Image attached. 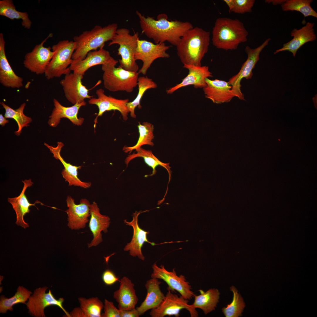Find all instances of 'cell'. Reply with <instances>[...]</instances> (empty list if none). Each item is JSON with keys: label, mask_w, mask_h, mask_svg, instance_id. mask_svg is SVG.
<instances>
[{"label": "cell", "mask_w": 317, "mask_h": 317, "mask_svg": "<svg viewBox=\"0 0 317 317\" xmlns=\"http://www.w3.org/2000/svg\"><path fill=\"white\" fill-rule=\"evenodd\" d=\"M136 14L142 33L153 39L156 44L167 41L176 46L185 33L193 27L188 21L169 20L164 13L158 15L156 19L149 16L146 17L137 11Z\"/></svg>", "instance_id": "1"}, {"label": "cell", "mask_w": 317, "mask_h": 317, "mask_svg": "<svg viewBox=\"0 0 317 317\" xmlns=\"http://www.w3.org/2000/svg\"><path fill=\"white\" fill-rule=\"evenodd\" d=\"M210 35V32L198 27L185 33L176 46L178 55L183 65L201 66L208 50Z\"/></svg>", "instance_id": "2"}, {"label": "cell", "mask_w": 317, "mask_h": 317, "mask_svg": "<svg viewBox=\"0 0 317 317\" xmlns=\"http://www.w3.org/2000/svg\"><path fill=\"white\" fill-rule=\"evenodd\" d=\"M212 33L214 46L226 51L236 49L240 44L247 41L248 34L242 22L226 17L216 20Z\"/></svg>", "instance_id": "3"}, {"label": "cell", "mask_w": 317, "mask_h": 317, "mask_svg": "<svg viewBox=\"0 0 317 317\" xmlns=\"http://www.w3.org/2000/svg\"><path fill=\"white\" fill-rule=\"evenodd\" d=\"M117 29L118 25L116 23L104 27L96 25L91 30L74 36L73 41L76 45L72 59L83 60L89 52L103 48L105 43L113 39Z\"/></svg>", "instance_id": "4"}, {"label": "cell", "mask_w": 317, "mask_h": 317, "mask_svg": "<svg viewBox=\"0 0 317 317\" xmlns=\"http://www.w3.org/2000/svg\"><path fill=\"white\" fill-rule=\"evenodd\" d=\"M139 40L138 32L131 35L129 29L125 28H118L109 46L114 44L119 45L118 55L121 59L119 60V67L125 70L138 72L139 66L134 55Z\"/></svg>", "instance_id": "5"}, {"label": "cell", "mask_w": 317, "mask_h": 317, "mask_svg": "<svg viewBox=\"0 0 317 317\" xmlns=\"http://www.w3.org/2000/svg\"><path fill=\"white\" fill-rule=\"evenodd\" d=\"M74 41L64 40L52 46L54 55L48 65L44 74L48 80L59 77L70 73L69 68L73 61L72 55L76 48Z\"/></svg>", "instance_id": "6"}, {"label": "cell", "mask_w": 317, "mask_h": 317, "mask_svg": "<svg viewBox=\"0 0 317 317\" xmlns=\"http://www.w3.org/2000/svg\"><path fill=\"white\" fill-rule=\"evenodd\" d=\"M115 64L102 65V79L104 87L109 91L132 92L137 86L139 74L125 70Z\"/></svg>", "instance_id": "7"}, {"label": "cell", "mask_w": 317, "mask_h": 317, "mask_svg": "<svg viewBox=\"0 0 317 317\" xmlns=\"http://www.w3.org/2000/svg\"><path fill=\"white\" fill-rule=\"evenodd\" d=\"M271 40L270 38L267 39L261 45L255 48L248 46L246 47L245 50L247 55V60L242 64L239 72L230 78L228 82L232 86L231 90L235 97L244 100L241 90V80L244 78L246 79L252 78L253 75L252 70L259 60V54Z\"/></svg>", "instance_id": "8"}, {"label": "cell", "mask_w": 317, "mask_h": 317, "mask_svg": "<svg viewBox=\"0 0 317 317\" xmlns=\"http://www.w3.org/2000/svg\"><path fill=\"white\" fill-rule=\"evenodd\" d=\"M168 290L163 300L157 308L151 309L150 315L152 317H163L166 316H180V311L187 310L191 317H197L198 313L195 308L188 304V300L182 296L173 294Z\"/></svg>", "instance_id": "9"}, {"label": "cell", "mask_w": 317, "mask_h": 317, "mask_svg": "<svg viewBox=\"0 0 317 317\" xmlns=\"http://www.w3.org/2000/svg\"><path fill=\"white\" fill-rule=\"evenodd\" d=\"M47 289L48 287L45 286L34 290L26 304L29 314L36 317H45V308L51 306L55 305L60 307L67 317H70V313L63 306L64 299L63 298L55 299L50 290L46 293Z\"/></svg>", "instance_id": "10"}, {"label": "cell", "mask_w": 317, "mask_h": 317, "mask_svg": "<svg viewBox=\"0 0 317 317\" xmlns=\"http://www.w3.org/2000/svg\"><path fill=\"white\" fill-rule=\"evenodd\" d=\"M170 47L165 43L156 44L146 40L139 39L134 55L136 61L141 60L143 63L141 68L138 72L139 73L145 75L156 59L169 58L170 55L166 51Z\"/></svg>", "instance_id": "11"}, {"label": "cell", "mask_w": 317, "mask_h": 317, "mask_svg": "<svg viewBox=\"0 0 317 317\" xmlns=\"http://www.w3.org/2000/svg\"><path fill=\"white\" fill-rule=\"evenodd\" d=\"M153 272L151 277L163 280L167 284V290L171 291L176 290L182 296L188 300H190L195 295L192 291L190 283L187 281L185 276L177 275L175 269L172 271L167 270L163 265L158 267L155 263L152 267Z\"/></svg>", "instance_id": "12"}, {"label": "cell", "mask_w": 317, "mask_h": 317, "mask_svg": "<svg viewBox=\"0 0 317 317\" xmlns=\"http://www.w3.org/2000/svg\"><path fill=\"white\" fill-rule=\"evenodd\" d=\"M52 35L50 34L40 44L36 45L32 51L25 55L23 62L24 66L31 72L38 75L45 74L54 52L50 47H45L44 44Z\"/></svg>", "instance_id": "13"}, {"label": "cell", "mask_w": 317, "mask_h": 317, "mask_svg": "<svg viewBox=\"0 0 317 317\" xmlns=\"http://www.w3.org/2000/svg\"><path fill=\"white\" fill-rule=\"evenodd\" d=\"M96 94L97 98L92 97L88 101L89 104L95 105L99 109L98 113L94 121L95 128L97 123L98 117L102 116L107 111L117 110L121 113L123 120H127L129 112L127 105L129 101L128 99H119L110 95L107 96L105 94L104 90L102 88L97 90Z\"/></svg>", "instance_id": "14"}, {"label": "cell", "mask_w": 317, "mask_h": 317, "mask_svg": "<svg viewBox=\"0 0 317 317\" xmlns=\"http://www.w3.org/2000/svg\"><path fill=\"white\" fill-rule=\"evenodd\" d=\"M83 77L82 75L70 73L65 75L60 82L66 98L74 105L93 97L89 95V90L83 85L82 80Z\"/></svg>", "instance_id": "15"}, {"label": "cell", "mask_w": 317, "mask_h": 317, "mask_svg": "<svg viewBox=\"0 0 317 317\" xmlns=\"http://www.w3.org/2000/svg\"><path fill=\"white\" fill-rule=\"evenodd\" d=\"M66 201L68 209L65 212L68 216V226L72 230L85 228L90 216L91 204L89 201L82 198L80 204H77L75 200L70 196H67Z\"/></svg>", "instance_id": "16"}, {"label": "cell", "mask_w": 317, "mask_h": 317, "mask_svg": "<svg viewBox=\"0 0 317 317\" xmlns=\"http://www.w3.org/2000/svg\"><path fill=\"white\" fill-rule=\"evenodd\" d=\"M118 62L111 56L108 51L101 48L89 52L83 60H73L69 68L73 72L84 75L89 69L94 66L117 65Z\"/></svg>", "instance_id": "17"}, {"label": "cell", "mask_w": 317, "mask_h": 317, "mask_svg": "<svg viewBox=\"0 0 317 317\" xmlns=\"http://www.w3.org/2000/svg\"><path fill=\"white\" fill-rule=\"evenodd\" d=\"M146 211H136L132 215L133 219L130 222H128L126 220H124L126 225L132 226L133 229V235L131 241L125 247L124 251H129L130 255L133 257L137 256L139 259L143 261L144 260L145 258L141 251V248L144 243L148 242L153 246L156 245L148 241L147 235L149 233V232L141 229L138 224L139 215L141 213Z\"/></svg>", "instance_id": "18"}, {"label": "cell", "mask_w": 317, "mask_h": 317, "mask_svg": "<svg viewBox=\"0 0 317 317\" xmlns=\"http://www.w3.org/2000/svg\"><path fill=\"white\" fill-rule=\"evenodd\" d=\"M183 65V67L189 71L188 75L181 83L167 89V94H172L180 88L190 85H193L195 88H203L206 85L205 79L213 77L208 66Z\"/></svg>", "instance_id": "19"}, {"label": "cell", "mask_w": 317, "mask_h": 317, "mask_svg": "<svg viewBox=\"0 0 317 317\" xmlns=\"http://www.w3.org/2000/svg\"><path fill=\"white\" fill-rule=\"evenodd\" d=\"M314 25V23L307 22L301 28L293 29L290 33L293 38L284 44L282 48L276 50L274 54L288 51L291 52L293 56L295 57L297 50L301 46L307 42L316 40V36L313 28Z\"/></svg>", "instance_id": "20"}, {"label": "cell", "mask_w": 317, "mask_h": 317, "mask_svg": "<svg viewBox=\"0 0 317 317\" xmlns=\"http://www.w3.org/2000/svg\"><path fill=\"white\" fill-rule=\"evenodd\" d=\"M53 102L54 107L48 121L50 126L56 127L60 122L61 119L63 118L68 119L76 125L80 126L83 124L84 118H78L77 114L80 108L86 104L85 102L77 103L70 107L64 106L55 98L53 99Z\"/></svg>", "instance_id": "21"}, {"label": "cell", "mask_w": 317, "mask_h": 317, "mask_svg": "<svg viewBox=\"0 0 317 317\" xmlns=\"http://www.w3.org/2000/svg\"><path fill=\"white\" fill-rule=\"evenodd\" d=\"M44 144L53 154V157L56 159L59 160L62 163L64 168L62 170L61 174L65 181L68 183L69 186H78L85 188L91 186V183L90 182L82 181L78 177V170L80 169L82 166H74L68 163L61 156L60 151L64 146L63 143L58 142L57 146L55 147L45 143Z\"/></svg>", "instance_id": "22"}, {"label": "cell", "mask_w": 317, "mask_h": 317, "mask_svg": "<svg viewBox=\"0 0 317 317\" xmlns=\"http://www.w3.org/2000/svg\"><path fill=\"white\" fill-rule=\"evenodd\" d=\"M90 218L89 227L93 235L91 242L88 244L90 248L96 246L102 241L101 232H107V229L110 223L109 217L102 215L97 203L94 202L90 206Z\"/></svg>", "instance_id": "23"}, {"label": "cell", "mask_w": 317, "mask_h": 317, "mask_svg": "<svg viewBox=\"0 0 317 317\" xmlns=\"http://www.w3.org/2000/svg\"><path fill=\"white\" fill-rule=\"evenodd\" d=\"M3 34L0 33V82L3 86L19 88L23 86V78L14 72L6 57Z\"/></svg>", "instance_id": "24"}, {"label": "cell", "mask_w": 317, "mask_h": 317, "mask_svg": "<svg viewBox=\"0 0 317 317\" xmlns=\"http://www.w3.org/2000/svg\"><path fill=\"white\" fill-rule=\"evenodd\" d=\"M206 86L203 88L206 98L214 103H221L230 101L235 97L232 90V86L228 82L215 79H205Z\"/></svg>", "instance_id": "25"}, {"label": "cell", "mask_w": 317, "mask_h": 317, "mask_svg": "<svg viewBox=\"0 0 317 317\" xmlns=\"http://www.w3.org/2000/svg\"><path fill=\"white\" fill-rule=\"evenodd\" d=\"M118 289L114 293L113 297L118 303L120 310H131L135 308L138 298L134 288V284L126 276L123 277L120 280Z\"/></svg>", "instance_id": "26"}, {"label": "cell", "mask_w": 317, "mask_h": 317, "mask_svg": "<svg viewBox=\"0 0 317 317\" xmlns=\"http://www.w3.org/2000/svg\"><path fill=\"white\" fill-rule=\"evenodd\" d=\"M22 182L24 183V186L19 195L13 198H9L8 200L12 205L16 213V224L18 226H20L25 229L29 227V225L24 221L23 217L26 213H30V210L29 208L30 206H36L35 204L37 203H40L43 205V204L38 201L34 204L30 203L25 195V193L27 188L31 186L33 183L30 179L27 180L26 179Z\"/></svg>", "instance_id": "27"}, {"label": "cell", "mask_w": 317, "mask_h": 317, "mask_svg": "<svg viewBox=\"0 0 317 317\" xmlns=\"http://www.w3.org/2000/svg\"><path fill=\"white\" fill-rule=\"evenodd\" d=\"M158 279L152 278L147 280L145 284L147 290L146 297L141 305L136 308L140 316L147 311L156 308L160 304L165 295L161 291Z\"/></svg>", "instance_id": "28"}, {"label": "cell", "mask_w": 317, "mask_h": 317, "mask_svg": "<svg viewBox=\"0 0 317 317\" xmlns=\"http://www.w3.org/2000/svg\"><path fill=\"white\" fill-rule=\"evenodd\" d=\"M200 294L194 296L195 299L191 306L194 308L202 309L205 314L215 310L219 302L220 293L217 289H210L206 292L198 290Z\"/></svg>", "instance_id": "29"}, {"label": "cell", "mask_w": 317, "mask_h": 317, "mask_svg": "<svg viewBox=\"0 0 317 317\" xmlns=\"http://www.w3.org/2000/svg\"><path fill=\"white\" fill-rule=\"evenodd\" d=\"M0 15L11 20L21 19V24L25 28H30L32 22L26 12H21L16 9L12 0L0 1Z\"/></svg>", "instance_id": "30"}, {"label": "cell", "mask_w": 317, "mask_h": 317, "mask_svg": "<svg viewBox=\"0 0 317 317\" xmlns=\"http://www.w3.org/2000/svg\"><path fill=\"white\" fill-rule=\"evenodd\" d=\"M136 153H133L128 155L125 160V162L127 167L128 164L133 159L138 157H142L144 159L145 163L153 169L152 173L149 176H151L155 174L156 172V168L158 166H160L167 170L170 175L171 167L169 163H163L158 160L153 154L152 151L146 150L142 148L136 151Z\"/></svg>", "instance_id": "31"}, {"label": "cell", "mask_w": 317, "mask_h": 317, "mask_svg": "<svg viewBox=\"0 0 317 317\" xmlns=\"http://www.w3.org/2000/svg\"><path fill=\"white\" fill-rule=\"evenodd\" d=\"M32 292L22 286H19L14 295L9 298L4 295L0 297V313H5L8 310L12 311L13 306L21 303L26 305V302L32 294Z\"/></svg>", "instance_id": "32"}, {"label": "cell", "mask_w": 317, "mask_h": 317, "mask_svg": "<svg viewBox=\"0 0 317 317\" xmlns=\"http://www.w3.org/2000/svg\"><path fill=\"white\" fill-rule=\"evenodd\" d=\"M139 133V137L136 144L131 147L124 146L123 148L126 153L131 152L134 150L137 151L144 145H148L151 146L154 145L153 140L154 138L153 125L147 122H143L141 124L139 122L137 126Z\"/></svg>", "instance_id": "33"}, {"label": "cell", "mask_w": 317, "mask_h": 317, "mask_svg": "<svg viewBox=\"0 0 317 317\" xmlns=\"http://www.w3.org/2000/svg\"><path fill=\"white\" fill-rule=\"evenodd\" d=\"M137 85L138 92L136 97L133 101L129 102L127 105L131 117L134 118L136 117L135 113V109L137 107L139 109L141 108V101L145 92L149 89H155L158 86L156 83L151 79L146 76L139 77Z\"/></svg>", "instance_id": "34"}, {"label": "cell", "mask_w": 317, "mask_h": 317, "mask_svg": "<svg viewBox=\"0 0 317 317\" xmlns=\"http://www.w3.org/2000/svg\"><path fill=\"white\" fill-rule=\"evenodd\" d=\"M1 104L5 110L4 116L5 118H12L17 122L18 130L14 133L17 136H19L23 128L29 126V124L32 121L31 118L25 115L23 113L26 104H22L18 108L15 109H12L3 102H1Z\"/></svg>", "instance_id": "35"}, {"label": "cell", "mask_w": 317, "mask_h": 317, "mask_svg": "<svg viewBox=\"0 0 317 317\" xmlns=\"http://www.w3.org/2000/svg\"><path fill=\"white\" fill-rule=\"evenodd\" d=\"M312 0H285L281 5L283 11H296L299 12L304 18L312 16L317 18V13L311 6Z\"/></svg>", "instance_id": "36"}, {"label": "cell", "mask_w": 317, "mask_h": 317, "mask_svg": "<svg viewBox=\"0 0 317 317\" xmlns=\"http://www.w3.org/2000/svg\"><path fill=\"white\" fill-rule=\"evenodd\" d=\"M233 293L232 300L230 304L222 308V311L226 317H238L242 315L245 307V303L238 291L234 286L230 288Z\"/></svg>", "instance_id": "37"}, {"label": "cell", "mask_w": 317, "mask_h": 317, "mask_svg": "<svg viewBox=\"0 0 317 317\" xmlns=\"http://www.w3.org/2000/svg\"><path fill=\"white\" fill-rule=\"evenodd\" d=\"M78 300L86 317H101V312L104 305L97 297L88 299L80 297Z\"/></svg>", "instance_id": "38"}, {"label": "cell", "mask_w": 317, "mask_h": 317, "mask_svg": "<svg viewBox=\"0 0 317 317\" xmlns=\"http://www.w3.org/2000/svg\"><path fill=\"white\" fill-rule=\"evenodd\" d=\"M254 0H234V6L231 12L239 14L251 12Z\"/></svg>", "instance_id": "39"}, {"label": "cell", "mask_w": 317, "mask_h": 317, "mask_svg": "<svg viewBox=\"0 0 317 317\" xmlns=\"http://www.w3.org/2000/svg\"><path fill=\"white\" fill-rule=\"evenodd\" d=\"M104 308V312L101 314L102 317H121L120 310L112 302L105 299Z\"/></svg>", "instance_id": "40"}, {"label": "cell", "mask_w": 317, "mask_h": 317, "mask_svg": "<svg viewBox=\"0 0 317 317\" xmlns=\"http://www.w3.org/2000/svg\"><path fill=\"white\" fill-rule=\"evenodd\" d=\"M102 279L104 283L108 285H111L119 281V278L111 270L107 269L102 275Z\"/></svg>", "instance_id": "41"}, {"label": "cell", "mask_w": 317, "mask_h": 317, "mask_svg": "<svg viewBox=\"0 0 317 317\" xmlns=\"http://www.w3.org/2000/svg\"><path fill=\"white\" fill-rule=\"evenodd\" d=\"M121 317H139L140 315L136 308L120 310Z\"/></svg>", "instance_id": "42"}, {"label": "cell", "mask_w": 317, "mask_h": 317, "mask_svg": "<svg viewBox=\"0 0 317 317\" xmlns=\"http://www.w3.org/2000/svg\"><path fill=\"white\" fill-rule=\"evenodd\" d=\"M70 317H86L81 308H75L70 313Z\"/></svg>", "instance_id": "43"}, {"label": "cell", "mask_w": 317, "mask_h": 317, "mask_svg": "<svg viewBox=\"0 0 317 317\" xmlns=\"http://www.w3.org/2000/svg\"><path fill=\"white\" fill-rule=\"evenodd\" d=\"M285 1V0H266L265 2L266 3L270 4L271 2L273 5L282 4Z\"/></svg>", "instance_id": "44"}, {"label": "cell", "mask_w": 317, "mask_h": 317, "mask_svg": "<svg viewBox=\"0 0 317 317\" xmlns=\"http://www.w3.org/2000/svg\"><path fill=\"white\" fill-rule=\"evenodd\" d=\"M224 1L228 6L229 12L230 13L234 6V0H224Z\"/></svg>", "instance_id": "45"}, {"label": "cell", "mask_w": 317, "mask_h": 317, "mask_svg": "<svg viewBox=\"0 0 317 317\" xmlns=\"http://www.w3.org/2000/svg\"><path fill=\"white\" fill-rule=\"evenodd\" d=\"M9 122V121L2 114H0V124L2 126H4L5 124Z\"/></svg>", "instance_id": "46"}]
</instances>
